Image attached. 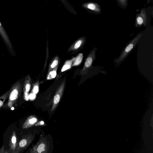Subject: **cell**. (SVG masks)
<instances>
[{
    "mask_svg": "<svg viewBox=\"0 0 153 153\" xmlns=\"http://www.w3.org/2000/svg\"><path fill=\"white\" fill-rule=\"evenodd\" d=\"M65 85V82L64 81L58 87L56 94L54 97L53 104L51 108L52 111H53L55 109V108L59 103L63 93Z\"/></svg>",
    "mask_w": 153,
    "mask_h": 153,
    "instance_id": "obj_9",
    "label": "cell"
},
{
    "mask_svg": "<svg viewBox=\"0 0 153 153\" xmlns=\"http://www.w3.org/2000/svg\"><path fill=\"white\" fill-rule=\"evenodd\" d=\"M4 153H9L5 149Z\"/></svg>",
    "mask_w": 153,
    "mask_h": 153,
    "instance_id": "obj_23",
    "label": "cell"
},
{
    "mask_svg": "<svg viewBox=\"0 0 153 153\" xmlns=\"http://www.w3.org/2000/svg\"><path fill=\"white\" fill-rule=\"evenodd\" d=\"M118 4L121 7L123 8H125L126 7L128 4V0H117Z\"/></svg>",
    "mask_w": 153,
    "mask_h": 153,
    "instance_id": "obj_14",
    "label": "cell"
},
{
    "mask_svg": "<svg viewBox=\"0 0 153 153\" xmlns=\"http://www.w3.org/2000/svg\"><path fill=\"white\" fill-rule=\"evenodd\" d=\"M5 149L4 147L2 145L1 147L0 148V153H4Z\"/></svg>",
    "mask_w": 153,
    "mask_h": 153,
    "instance_id": "obj_20",
    "label": "cell"
},
{
    "mask_svg": "<svg viewBox=\"0 0 153 153\" xmlns=\"http://www.w3.org/2000/svg\"><path fill=\"white\" fill-rule=\"evenodd\" d=\"M18 94V91L16 89L14 90L10 94V100H13L16 99Z\"/></svg>",
    "mask_w": 153,
    "mask_h": 153,
    "instance_id": "obj_15",
    "label": "cell"
},
{
    "mask_svg": "<svg viewBox=\"0 0 153 153\" xmlns=\"http://www.w3.org/2000/svg\"><path fill=\"white\" fill-rule=\"evenodd\" d=\"M82 6L92 13L100 14L101 13L102 10L100 7L97 3L88 2L83 4Z\"/></svg>",
    "mask_w": 153,
    "mask_h": 153,
    "instance_id": "obj_7",
    "label": "cell"
},
{
    "mask_svg": "<svg viewBox=\"0 0 153 153\" xmlns=\"http://www.w3.org/2000/svg\"><path fill=\"white\" fill-rule=\"evenodd\" d=\"M36 97V94L33 93L30 94L29 96V98L31 100H34L35 98Z\"/></svg>",
    "mask_w": 153,
    "mask_h": 153,
    "instance_id": "obj_18",
    "label": "cell"
},
{
    "mask_svg": "<svg viewBox=\"0 0 153 153\" xmlns=\"http://www.w3.org/2000/svg\"><path fill=\"white\" fill-rule=\"evenodd\" d=\"M83 58V53H80L76 57L71 67L79 65L82 62Z\"/></svg>",
    "mask_w": 153,
    "mask_h": 153,
    "instance_id": "obj_11",
    "label": "cell"
},
{
    "mask_svg": "<svg viewBox=\"0 0 153 153\" xmlns=\"http://www.w3.org/2000/svg\"><path fill=\"white\" fill-rule=\"evenodd\" d=\"M53 149V139L51 135L46 134L42 130L37 142L25 153H52Z\"/></svg>",
    "mask_w": 153,
    "mask_h": 153,
    "instance_id": "obj_1",
    "label": "cell"
},
{
    "mask_svg": "<svg viewBox=\"0 0 153 153\" xmlns=\"http://www.w3.org/2000/svg\"><path fill=\"white\" fill-rule=\"evenodd\" d=\"M30 85L29 83H28L26 84L25 88H26V92H28L30 90Z\"/></svg>",
    "mask_w": 153,
    "mask_h": 153,
    "instance_id": "obj_19",
    "label": "cell"
},
{
    "mask_svg": "<svg viewBox=\"0 0 153 153\" xmlns=\"http://www.w3.org/2000/svg\"><path fill=\"white\" fill-rule=\"evenodd\" d=\"M14 109V108L13 107H12L11 108V109L12 110H13Z\"/></svg>",
    "mask_w": 153,
    "mask_h": 153,
    "instance_id": "obj_24",
    "label": "cell"
},
{
    "mask_svg": "<svg viewBox=\"0 0 153 153\" xmlns=\"http://www.w3.org/2000/svg\"><path fill=\"white\" fill-rule=\"evenodd\" d=\"M58 66V65L49 72L47 77L48 79H51L54 78L56 77L57 74L56 71Z\"/></svg>",
    "mask_w": 153,
    "mask_h": 153,
    "instance_id": "obj_13",
    "label": "cell"
},
{
    "mask_svg": "<svg viewBox=\"0 0 153 153\" xmlns=\"http://www.w3.org/2000/svg\"><path fill=\"white\" fill-rule=\"evenodd\" d=\"M86 39V38L85 36L82 37L77 39L69 48L67 53L79 51L84 45Z\"/></svg>",
    "mask_w": 153,
    "mask_h": 153,
    "instance_id": "obj_8",
    "label": "cell"
},
{
    "mask_svg": "<svg viewBox=\"0 0 153 153\" xmlns=\"http://www.w3.org/2000/svg\"></svg>",
    "mask_w": 153,
    "mask_h": 153,
    "instance_id": "obj_25",
    "label": "cell"
},
{
    "mask_svg": "<svg viewBox=\"0 0 153 153\" xmlns=\"http://www.w3.org/2000/svg\"><path fill=\"white\" fill-rule=\"evenodd\" d=\"M39 126L28 129L22 132V136L15 153H23L35 139L40 133Z\"/></svg>",
    "mask_w": 153,
    "mask_h": 153,
    "instance_id": "obj_3",
    "label": "cell"
},
{
    "mask_svg": "<svg viewBox=\"0 0 153 153\" xmlns=\"http://www.w3.org/2000/svg\"><path fill=\"white\" fill-rule=\"evenodd\" d=\"M22 132L16 129L7 130L3 135V145L10 153H15L22 136Z\"/></svg>",
    "mask_w": 153,
    "mask_h": 153,
    "instance_id": "obj_2",
    "label": "cell"
},
{
    "mask_svg": "<svg viewBox=\"0 0 153 153\" xmlns=\"http://www.w3.org/2000/svg\"><path fill=\"white\" fill-rule=\"evenodd\" d=\"M37 121V119L35 117L31 118L29 120V123L30 125H33L35 124Z\"/></svg>",
    "mask_w": 153,
    "mask_h": 153,
    "instance_id": "obj_16",
    "label": "cell"
},
{
    "mask_svg": "<svg viewBox=\"0 0 153 153\" xmlns=\"http://www.w3.org/2000/svg\"><path fill=\"white\" fill-rule=\"evenodd\" d=\"M143 31L137 33L136 36L125 45L119 57L114 59L116 65L120 64L128 56L136 47L140 41Z\"/></svg>",
    "mask_w": 153,
    "mask_h": 153,
    "instance_id": "obj_4",
    "label": "cell"
},
{
    "mask_svg": "<svg viewBox=\"0 0 153 153\" xmlns=\"http://www.w3.org/2000/svg\"><path fill=\"white\" fill-rule=\"evenodd\" d=\"M25 99L27 101L29 100V96L28 95V94L27 92H25Z\"/></svg>",
    "mask_w": 153,
    "mask_h": 153,
    "instance_id": "obj_21",
    "label": "cell"
},
{
    "mask_svg": "<svg viewBox=\"0 0 153 153\" xmlns=\"http://www.w3.org/2000/svg\"><path fill=\"white\" fill-rule=\"evenodd\" d=\"M39 91V86L38 85H35L33 88V92L35 94H37Z\"/></svg>",
    "mask_w": 153,
    "mask_h": 153,
    "instance_id": "obj_17",
    "label": "cell"
},
{
    "mask_svg": "<svg viewBox=\"0 0 153 153\" xmlns=\"http://www.w3.org/2000/svg\"><path fill=\"white\" fill-rule=\"evenodd\" d=\"M147 20L146 9L145 7L142 8L140 13L136 14L134 27L136 28L142 26L146 27Z\"/></svg>",
    "mask_w": 153,
    "mask_h": 153,
    "instance_id": "obj_5",
    "label": "cell"
},
{
    "mask_svg": "<svg viewBox=\"0 0 153 153\" xmlns=\"http://www.w3.org/2000/svg\"><path fill=\"white\" fill-rule=\"evenodd\" d=\"M59 58L58 55L55 56L52 60V62L50 65L49 67V70L50 71L52 69L55 68L57 65H59Z\"/></svg>",
    "mask_w": 153,
    "mask_h": 153,
    "instance_id": "obj_12",
    "label": "cell"
},
{
    "mask_svg": "<svg viewBox=\"0 0 153 153\" xmlns=\"http://www.w3.org/2000/svg\"><path fill=\"white\" fill-rule=\"evenodd\" d=\"M97 48H94L89 53L85 60L83 68L81 70V74H84L91 67L92 63L96 59V53Z\"/></svg>",
    "mask_w": 153,
    "mask_h": 153,
    "instance_id": "obj_6",
    "label": "cell"
},
{
    "mask_svg": "<svg viewBox=\"0 0 153 153\" xmlns=\"http://www.w3.org/2000/svg\"><path fill=\"white\" fill-rule=\"evenodd\" d=\"M3 103L1 101H0V107L2 106L3 105Z\"/></svg>",
    "mask_w": 153,
    "mask_h": 153,
    "instance_id": "obj_22",
    "label": "cell"
},
{
    "mask_svg": "<svg viewBox=\"0 0 153 153\" xmlns=\"http://www.w3.org/2000/svg\"><path fill=\"white\" fill-rule=\"evenodd\" d=\"M74 59L75 57H73L71 59L66 61L62 68L61 72H64L70 68L74 61Z\"/></svg>",
    "mask_w": 153,
    "mask_h": 153,
    "instance_id": "obj_10",
    "label": "cell"
}]
</instances>
